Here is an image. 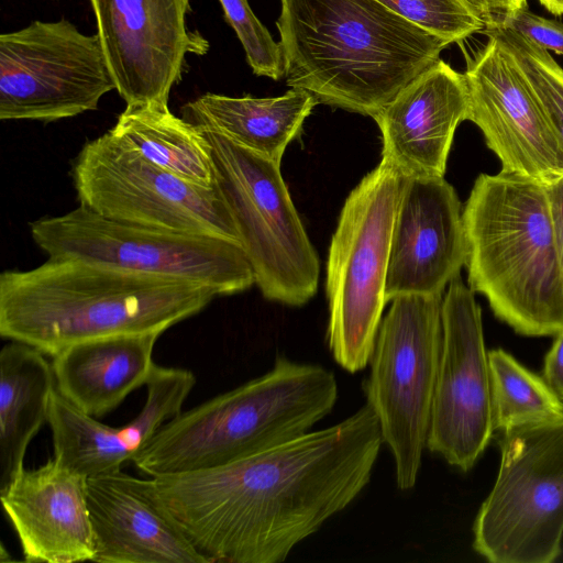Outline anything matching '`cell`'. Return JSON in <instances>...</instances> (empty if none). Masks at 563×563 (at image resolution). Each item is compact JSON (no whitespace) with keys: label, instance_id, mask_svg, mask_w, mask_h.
<instances>
[{"label":"cell","instance_id":"cell-1","mask_svg":"<svg viewBox=\"0 0 563 563\" xmlns=\"http://www.w3.org/2000/svg\"><path fill=\"white\" fill-rule=\"evenodd\" d=\"M383 443L365 404L331 427L245 459L154 478L210 562L280 563L360 495Z\"/></svg>","mask_w":563,"mask_h":563},{"label":"cell","instance_id":"cell-2","mask_svg":"<svg viewBox=\"0 0 563 563\" xmlns=\"http://www.w3.org/2000/svg\"><path fill=\"white\" fill-rule=\"evenodd\" d=\"M276 22L290 88L374 118L450 45L378 0H280Z\"/></svg>","mask_w":563,"mask_h":563},{"label":"cell","instance_id":"cell-3","mask_svg":"<svg viewBox=\"0 0 563 563\" xmlns=\"http://www.w3.org/2000/svg\"><path fill=\"white\" fill-rule=\"evenodd\" d=\"M216 296L197 282L48 257L0 275V335L53 357L84 341L162 334Z\"/></svg>","mask_w":563,"mask_h":563},{"label":"cell","instance_id":"cell-4","mask_svg":"<svg viewBox=\"0 0 563 563\" xmlns=\"http://www.w3.org/2000/svg\"><path fill=\"white\" fill-rule=\"evenodd\" d=\"M467 286L526 336L563 330V268L545 186L481 174L462 210Z\"/></svg>","mask_w":563,"mask_h":563},{"label":"cell","instance_id":"cell-5","mask_svg":"<svg viewBox=\"0 0 563 563\" xmlns=\"http://www.w3.org/2000/svg\"><path fill=\"white\" fill-rule=\"evenodd\" d=\"M338 391L325 367L278 356L264 375L168 420L132 462L158 477L245 459L309 432Z\"/></svg>","mask_w":563,"mask_h":563},{"label":"cell","instance_id":"cell-6","mask_svg":"<svg viewBox=\"0 0 563 563\" xmlns=\"http://www.w3.org/2000/svg\"><path fill=\"white\" fill-rule=\"evenodd\" d=\"M406 177L387 159L347 196L327 260V340L350 373L369 361L386 303L390 238Z\"/></svg>","mask_w":563,"mask_h":563},{"label":"cell","instance_id":"cell-7","mask_svg":"<svg viewBox=\"0 0 563 563\" xmlns=\"http://www.w3.org/2000/svg\"><path fill=\"white\" fill-rule=\"evenodd\" d=\"M496 482L473 526L474 550L493 563H551L563 537V417L500 432Z\"/></svg>","mask_w":563,"mask_h":563},{"label":"cell","instance_id":"cell-8","mask_svg":"<svg viewBox=\"0 0 563 563\" xmlns=\"http://www.w3.org/2000/svg\"><path fill=\"white\" fill-rule=\"evenodd\" d=\"M30 232L49 258L187 279L218 296L255 284L253 268L236 243L117 221L84 206L35 220Z\"/></svg>","mask_w":563,"mask_h":563},{"label":"cell","instance_id":"cell-9","mask_svg":"<svg viewBox=\"0 0 563 563\" xmlns=\"http://www.w3.org/2000/svg\"><path fill=\"white\" fill-rule=\"evenodd\" d=\"M442 295H406L391 300L363 383L401 490L416 485L427 449L442 347Z\"/></svg>","mask_w":563,"mask_h":563},{"label":"cell","instance_id":"cell-10","mask_svg":"<svg viewBox=\"0 0 563 563\" xmlns=\"http://www.w3.org/2000/svg\"><path fill=\"white\" fill-rule=\"evenodd\" d=\"M202 132L212 147L216 185L231 211L263 297L294 307L307 303L318 289L319 258L280 165L219 133Z\"/></svg>","mask_w":563,"mask_h":563},{"label":"cell","instance_id":"cell-11","mask_svg":"<svg viewBox=\"0 0 563 563\" xmlns=\"http://www.w3.org/2000/svg\"><path fill=\"white\" fill-rule=\"evenodd\" d=\"M70 175L80 206L106 218L241 246L217 185L189 181L152 164L109 130L81 147Z\"/></svg>","mask_w":563,"mask_h":563},{"label":"cell","instance_id":"cell-12","mask_svg":"<svg viewBox=\"0 0 563 563\" xmlns=\"http://www.w3.org/2000/svg\"><path fill=\"white\" fill-rule=\"evenodd\" d=\"M98 35L66 19L0 35V119L53 122L98 109L115 89Z\"/></svg>","mask_w":563,"mask_h":563},{"label":"cell","instance_id":"cell-13","mask_svg":"<svg viewBox=\"0 0 563 563\" xmlns=\"http://www.w3.org/2000/svg\"><path fill=\"white\" fill-rule=\"evenodd\" d=\"M461 276L442 299V347L427 449L470 471L494 433L492 378L482 310Z\"/></svg>","mask_w":563,"mask_h":563},{"label":"cell","instance_id":"cell-14","mask_svg":"<svg viewBox=\"0 0 563 563\" xmlns=\"http://www.w3.org/2000/svg\"><path fill=\"white\" fill-rule=\"evenodd\" d=\"M467 57L468 115L504 174L544 186L563 177V144L530 82L493 35Z\"/></svg>","mask_w":563,"mask_h":563},{"label":"cell","instance_id":"cell-15","mask_svg":"<svg viewBox=\"0 0 563 563\" xmlns=\"http://www.w3.org/2000/svg\"><path fill=\"white\" fill-rule=\"evenodd\" d=\"M115 90L126 106L168 107L188 54L209 42L187 27L190 0H90Z\"/></svg>","mask_w":563,"mask_h":563},{"label":"cell","instance_id":"cell-16","mask_svg":"<svg viewBox=\"0 0 563 563\" xmlns=\"http://www.w3.org/2000/svg\"><path fill=\"white\" fill-rule=\"evenodd\" d=\"M462 205L442 178L406 177L394 219L385 300L442 295L465 264Z\"/></svg>","mask_w":563,"mask_h":563},{"label":"cell","instance_id":"cell-17","mask_svg":"<svg viewBox=\"0 0 563 563\" xmlns=\"http://www.w3.org/2000/svg\"><path fill=\"white\" fill-rule=\"evenodd\" d=\"M95 540L92 561L207 563L162 498L154 477L121 468L87 478Z\"/></svg>","mask_w":563,"mask_h":563},{"label":"cell","instance_id":"cell-18","mask_svg":"<svg viewBox=\"0 0 563 563\" xmlns=\"http://www.w3.org/2000/svg\"><path fill=\"white\" fill-rule=\"evenodd\" d=\"M195 384L189 369L155 365L145 385L144 406L124 427L98 421L55 390L48 418L54 459L87 478L121 468L164 423L181 412Z\"/></svg>","mask_w":563,"mask_h":563},{"label":"cell","instance_id":"cell-19","mask_svg":"<svg viewBox=\"0 0 563 563\" xmlns=\"http://www.w3.org/2000/svg\"><path fill=\"white\" fill-rule=\"evenodd\" d=\"M0 497L24 561H92L95 540L86 476L53 457L37 468H24Z\"/></svg>","mask_w":563,"mask_h":563},{"label":"cell","instance_id":"cell-20","mask_svg":"<svg viewBox=\"0 0 563 563\" xmlns=\"http://www.w3.org/2000/svg\"><path fill=\"white\" fill-rule=\"evenodd\" d=\"M467 115L464 74L440 58L373 118L382 158L405 177L442 178L455 130Z\"/></svg>","mask_w":563,"mask_h":563},{"label":"cell","instance_id":"cell-21","mask_svg":"<svg viewBox=\"0 0 563 563\" xmlns=\"http://www.w3.org/2000/svg\"><path fill=\"white\" fill-rule=\"evenodd\" d=\"M159 335L121 334L68 346L52 357L56 390L85 413L103 417L146 385Z\"/></svg>","mask_w":563,"mask_h":563},{"label":"cell","instance_id":"cell-22","mask_svg":"<svg viewBox=\"0 0 563 563\" xmlns=\"http://www.w3.org/2000/svg\"><path fill=\"white\" fill-rule=\"evenodd\" d=\"M318 102L291 88L278 97H229L207 92L186 103L184 118L201 131L216 132L278 165Z\"/></svg>","mask_w":563,"mask_h":563},{"label":"cell","instance_id":"cell-23","mask_svg":"<svg viewBox=\"0 0 563 563\" xmlns=\"http://www.w3.org/2000/svg\"><path fill=\"white\" fill-rule=\"evenodd\" d=\"M56 390L52 363L40 350L10 341L0 351V492L25 468L32 439L48 423Z\"/></svg>","mask_w":563,"mask_h":563},{"label":"cell","instance_id":"cell-24","mask_svg":"<svg viewBox=\"0 0 563 563\" xmlns=\"http://www.w3.org/2000/svg\"><path fill=\"white\" fill-rule=\"evenodd\" d=\"M109 131L152 164L189 181L216 185L206 134L168 107L126 106Z\"/></svg>","mask_w":563,"mask_h":563},{"label":"cell","instance_id":"cell-25","mask_svg":"<svg viewBox=\"0 0 563 563\" xmlns=\"http://www.w3.org/2000/svg\"><path fill=\"white\" fill-rule=\"evenodd\" d=\"M494 431L563 417V400L539 376L503 349L488 352Z\"/></svg>","mask_w":563,"mask_h":563},{"label":"cell","instance_id":"cell-26","mask_svg":"<svg viewBox=\"0 0 563 563\" xmlns=\"http://www.w3.org/2000/svg\"><path fill=\"white\" fill-rule=\"evenodd\" d=\"M483 32L495 36L514 57L563 144V67L549 49L520 31L494 24Z\"/></svg>","mask_w":563,"mask_h":563},{"label":"cell","instance_id":"cell-27","mask_svg":"<svg viewBox=\"0 0 563 563\" xmlns=\"http://www.w3.org/2000/svg\"><path fill=\"white\" fill-rule=\"evenodd\" d=\"M391 11L452 43L483 32L484 22L462 0H378Z\"/></svg>","mask_w":563,"mask_h":563},{"label":"cell","instance_id":"cell-28","mask_svg":"<svg viewBox=\"0 0 563 563\" xmlns=\"http://www.w3.org/2000/svg\"><path fill=\"white\" fill-rule=\"evenodd\" d=\"M227 22L236 33L246 60L257 76L274 80L284 77V57L280 44L257 19L247 0H219Z\"/></svg>","mask_w":563,"mask_h":563},{"label":"cell","instance_id":"cell-29","mask_svg":"<svg viewBox=\"0 0 563 563\" xmlns=\"http://www.w3.org/2000/svg\"><path fill=\"white\" fill-rule=\"evenodd\" d=\"M499 24L520 31L547 49L563 55V23L556 20L543 18L526 8Z\"/></svg>","mask_w":563,"mask_h":563},{"label":"cell","instance_id":"cell-30","mask_svg":"<svg viewBox=\"0 0 563 563\" xmlns=\"http://www.w3.org/2000/svg\"><path fill=\"white\" fill-rule=\"evenodd\" d=\"M485 26L499 24L505 19L528 8L527 0H462Z\"/></svg>","mask_w":563,"mask_h":563},{"label":"cell","instance_id":"cell-31","mask_svg":"<svg viewBox=\"0 0 563 563\" xmlns=\"http://www.w3.org/2000/svg\"><path fill=\"white\" fill-rule=\"evenodd\" d=\"M542 378L563 400V330L555 335V341L544 358Z\"/></svg>","mask_w":563,"mask_h":563},{"label":"cell","instance_id":"cell-32","mask_svg":"<svg viewBox=\"0 0 563 563\" xmlns=\"http://www.w3.org/2000/svg\"><path fill=\"white\" fill-rule=\"evenodd\" d=\"M555 244L563 268V177L545 186Z\"/></svg>","mask_w":563,"mask_h":563},{"label":"cell","instance_id":"cell-33","mask_svg":"<svg viewBox=\"0 0 563 563\" xmlns=\"http://www.w3.org/2000/svg\"><path fill=\"white\" fill-rule=\"evenodd\" d=\"M540 4L552 15L563 16V0H538Z\"/></svg>","mask_w":563,"mask_h":563}]
</instances>
